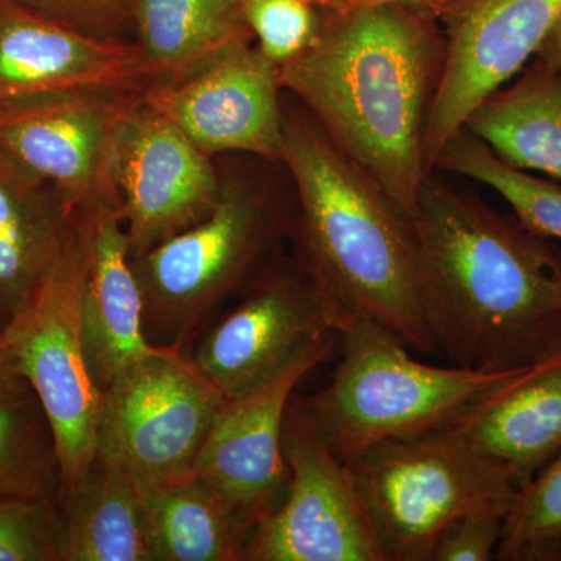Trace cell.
Masks as SVG:
<instances>
[{
  "instance_id": "obj_1",
  "label": "cell",
  "mask_w": 561,
  "mask_h": 561,
  "mask_svg": "<svg viewBox=\"0 0 561 561\" xmlns=\"http://www.w3.org/2000/svg\"><path fill=\"white\" fill-rule=\"evenodd\" d=\"M446 39L437 11L404 3L321 9L311 46L279 66L284 92L412 217Z\"/></svg>"
},
{
  "instance_id": "obj_2",
  "label": "cell",
  "mask_w": 561,
  "mask_h": 561,
  "mask_svg": "<svg viewBox=\"0 0 561 561\" xmlns=\"http://www.w3.org/2000/svg\"><path fill=\"white\" fill-rule=\"evenodd\" d=\"M424 312L456 367L513 371L561 354V249L432 172L412 214Z\"/></svg>"
},
{
  "instance_id": "obj_3",
  "label": "cell",
  "mask_w": 561,
  "mask_h": 561,
  "mask_svg": "<svg viewBox=\"0 0 561 561\" xmlns=\"http://www.w3.org/2000/svg\"><path fill=\"white\" fill-rule=\"evenodd\" d=\"M283 114L280 162L297 198L291 256L343 324L365 317L415 353L440 354L424 312L412 217L290 95Z\"/></svg>"
},
{
  "instance_id": "obj_4",
  "label": "cell",
  "mask_w": 561,
  "mask_h": 561,
  "mask_svg": "<svg viewBox=\"0 0 561 561\" xmlns=\"http://www.w3.org/2000/svg\"><path fill=\"white\" fill-rule=\"evenodd\" d=\"M297 198L283 162L243 154L209 216L131 261L147 341L184 348L284 253Z\"/></svg>"
},
{
  "instance_id": "obj_5",
  "label": "cell",
  "mask_w": 561,
  "mask_h": 561,
  "mask_svg": "<svg viewBox=\"0 0 561 561\" xmlns=\"http://www.w3.org/2000/svg\"><path fill=\"white\" fill-rule=\"evenodd\" d=\"M339 335L342 356L330 382L301 400L321 438L348 465L379 443L445 430L522 371L424 364L400 339L365 317H348Z\"/></svg>"
},
{
  "instance_id": "obj_6",
  "label": "cell",
  "mask_w": 561,
  "mask_h": 561,
  "mask_svg": "<svg viewBox=\"0 0 561 561\" xmlns=\"http://www.w3.org/2000/svg\"><path fill=\"white\" fill-rule=\"evenodd\" d=\"M350 467L386 561H432L443 531L468 508L519 489L508 468L446 431L379 443Z\"/></svg>"
},
{
  "instance_id": "obj_7",
  "label": "cell",
  "mask_w": 561,
  "mask_h": 561,
  "mask_svg": "<svg viewBox=\"0 0 561 561\" xmlns=\"http://www.w3.org/2000/svg\"><path fill=\"white\" fill-rule=\"evenodd\" d=\"M83 278V250L73 225L54 268L0 335L50 421L61 465V494L94 460L102 405L81 331Z\"/></svg>"
},
{
  "instance_id": "obj_8",
  "label": "cell",
  "mask_w": 561,
  "mask_h": 561,
  "mask_svg": "<svg viewBox=\"0 0 561 561\" xmlns=\"http://www.w3.org/2000/svg\"><path fill=\"white\" fill-rule=\"evenodd\" d=\"M224 400L186 350L154 346L102 390L95 456L136 481L184 474Z\"/></svg>"
},
{
  "instance_id": "obj_9",
  "label": "cell",
  "mask_w": 561,
  "mask_h": 561,
  "mask_svg": "<svg viewBox=\"0 0 561 561\" xmlns=\"http://www.w3.org/2000/svg\"><path fill=\"white\" fill-rule=\"evenodd\" d=\"M343 319L311 275L280 254L203 328L186 350L225 398L264 382L317 343L341 332Z\"/></svg>"
},
{
  "instance_id": "obj_10",
  "label": "cell",
  "mask_w": 561,
  "mask_h": 561,
  "mask_svg": "<svg viewBox=\"0 0 561 561\" xmlns=\"http://www.w3.org/2000/svg\"><path fill=\"white\" fill-rule=\"evenodd\" d=\"M289 490L249 537L243 561H386L348 463L321 438L294 394L284 420Z\"/></svg>"
},
{
  "instance_id": "obj_11",
  "label": "cell",
  "mask_w": 561,
  "mask_h": 561,
  "mask_svg": "<svg viewBox=\"0 0 561 561\" xmlns=\"http://www.w3.org/2000/svg\"><path fill=\"white\" fill-rule=\"evenodd\" d=\"M332 339L317 343L283 370L225 398L191 471L208 482L251 535L278 511L290 483L284 420L302 379L330 357Z\"/></svg>"
},
{
  "instance_id": "obj_12",
  "label": "cell",
  "mask_w": 561,
  "mask_h": 561,
  "mask_svg": "<svg viewBox=\"0 0 561 561\" xmlns=\"http://www.w3.org/2000/svg\"><path fill=\"white\" fill-rule=\"evenodd\" d=\"M283 92L278 66L254 41H245L181 79L154 83L140 101L209 157L253 154L280 161Z\"/></svg>"
},
{
  "instance_id": "obj_13",
  "label": "cell",
  "mask_w": 561,
  "mask_h": 561,
  "mask_svg": "<svg viewBox=\"0 0 561 561\" xmlns=\"http://www.w3.org/2000/svg\"><path fill=\"white\" fill-rule=\"evenodd\" d=\"M113 183L133 261L208 217L219 201L221 172L139 99L117 135Z\"/></svg>"
},
{
  "instance_id": "obj_14",
  "label": "cell",
  "mask_w": 561,
  "mask_h": 561,
  "mask_svg": "<svg viewBox=\"0 0 561 561\" xmlns=\"http://www.w3.org/2000/svg\"><path fill=\"white\" fill-rule=\"evenodd\" d=\"M561 16V0H456L440 10L446 60L426 131L427 169L476 106L515 79Z\"/></svg>"
},
{
  "instance_id": "obj_15",
  "label": "cell",
  "mask_w": 561,
  "mask_h": 561,
  "mask_svg": "<svg viewBox=\"0 0 561 561\" xmlns=\"http://www.w3.org/2000/svg\"><path fill=\"white\" fill-rule=\"evenodd\" d=\"M140 94L55 92L0 102V151L73 209L116 191L114 149Z\"/></svg>"
},
{
  "instance_id": "obj_16",
  "label": "cell",
  "mask_w": 561,
  "mask_h": 561,
  "mask_svg": "<svg viewBox=\"0 0 561 561\" xmlns=\"http://www.w3.org/2000/svg\"><path fill=\"white\" fill-rule=\"evenodd\" d=\"M154 83L135 41L95 38L0 0V102L55 92L142 94Z\"/></svg>"
},
{
  "instance_id": "obj_17",
  "label": "cell",
  "mask_w": 561,
  "mask_h": 561,
  "mask_svg": "<svg viewBox=\"0 0 561 561\" xmlns=\"http://www.w3.org/2000/svg\"><path fill=\"white\" fill-rule=\"evenodd\" d=\"M83 250L81 331L88 367L99 389L157 345L147 341L142 295L133 272L117 192L76 209Z\"/></svg>"
},
{
  "instance_id": "obj_18",
  "label": "cell",
  "mask_w": 561,
  "mask_h": 561,
  "mask_svg": "<svg viewBox=\"0 0 561 561\" xmlns=\"http://www.w3.org/2000/svg\"><path fill=\"white\" fill-rule=\"evenodd\" d=\"M519 486L561 451V354L494 387L445 430Z\"/></svg>"
},
{
  "instance_id": "obj_19",
  "label": "cell",
  "mask_w": 561,
  "mask_h": 561,
  "mask_svg": "<svg viewBox=\"0 0 561 561\" xmlns=\"http://www.w3.org/2000/svg\"><path fill=\"white\" fill-rule=\"evenodd\" d=\"M76 209L0 151V335L31 302L68 245Z\"/></svg>"
},
{
  "instance_id": "obj_20",
  "label": "cell",
  "mask_w": 561,
  "mask_h": 561,
  "mask_svg": "<svg viewBox=\"0 0 561 561\" xmlns=\"http://www.w3.org/2000/svg\"><path fill=\"white\" fill-rule=\"evenodd\" d=\"M60 507L61 561H154L142 497L117 465L95 456Z\"/></svg>"
},
{
  "instance_id": "obj_21",
  "label": "cell",
  "mask_w": 561,
  "mask_h": 561,
  "mask_svg": "<svg viewBox=\"0 0 561 561\" xmlns=\"http://www.w3.org/2000/svg\"><path fill=\"white\" fill-rule=\"evenodd\" d=\"M463 128L519 171L561 180V70L537 58L471 111Z\"/></svg>"
},
{
  "instance_id": "obj_22",
  "label": "cell",
  "mask_w": 561,
  "mask_h": 561,
  "mask_svg": "<svg viewBox=\"0 0 561 561\" xmlns=\"http://www.w3.org/2000/svg\"><path fill=\"white\" fill-rule=\"evenodd\" d=\"M135 482L154 561H243L250 535L201 476L187 471L165 481Z\"/></svg>"
},
{
  "instance_id": "obj_23",
  "label": "cell",
  "mask_w": 561,
  "mask_h": 561,
  "mask_svg": "<svg viewBox=\"0 0 561 561\" xmlns=\"http://www.w3.org/2000/svg\"><path fill=\"white\" fill-rule=\"evenodd\" d=\"M254 41L241 0H139L135 43L157 83L187 76L232 44Z\"/></svg>"
},
{
  "instance_id": "obj_24",
  "label": "cell",
  "mask_w": 561,
  "mask_h": 561,
  "mask_svg": "<svg viewBox=\"0 0 561 561\" xmlns=\"http://www.w3.org/2000/svg\"><path fill=\"white\" fill-rule=\"evenodd\" d=\"M61 465L47 413L0 342V497L60 501Z\"/></svg>"
},
{
  "instance_id": "obj_25",
  "label": "cell",
  "mask_w": 561,
  "mask_h": 561,
  "mask_svg": "<svg viewBox=\"0 0 561 561\" xmlns=\"http://www.w3.org/2000/svg\"><path fill=\"white\" fill-rule=\"evenodd\" d=\"M451 172L486 184L511 205L513 216L542 238L561 241V186L500 160L467 128L445 144L434 172Z\"/></svg>"
},
{
  "instance_id": "obj_26",
  "label": "cell",
  "mask_w": 561,
  "mask_h": 561,
  "mask_svg": "<svg viewBox=\"0 0 561 561\" xmlns=\"http://www.w3.org/2000/svg\"><path fill=\"white\" fill-rule=\"evenodd\" d=\"M494 560L561 561V451L516 490Z\"/></svg>"
},
{
  "instance_id": "obj_27",
  "label": "cell",
  "mask_w": 561,
  "mask_h": 561,
  "mask_svg": "<svg viewBox=\"0 0 561 561\" xmlns=\"http://www.w3.org/2000/svg\"><path fill=\"white\" fill-rule=\"evenodd\" d=\"M60 501L0 497V561H61Z\"/></svg>"
},
{
  "instance_id": "obj_28",
  "label": "cell",
  "mask_w": 561,
  "mask_h": 561,
  "mask_svg": "<svg viewBox=\"0 0 561 561\" xmlns=\"http://www.w3.org/2000/svg\"><path fill=\"white\" fill-rule=\"evenodd\" d=\"M254 44L276 66L308 49L319 33L321 9L305 0H241Z\"/></svg>"
},
{
  "instance_id": "obj_29",
  "label": "cell",
  "mask_w": 561,
  "mask_h": 561,
  "mask_svg": "<svg viewBox=\"0 0 561 561\" xmlns=\"http://www.w3.org/2000/svg\"><path fill=\"white\" fill-rule=\"evenodd\" d=\"M513 496L490 497L468 508L443 531L432 561L494 560Z\"/></svg>"
},
{
  "instance_id": "obj_30",
  "label": "cell",
  "mask_w": 561,
  "mask_h": 561,
  "mask_svg": "<svg viewBox=\"0 0 561 561\" xmlns=\"http://www.w3.org/2000/svg\"><path fill=\"white\" fill-rule=\"evenodd\" d=\"M36 13L102 39L135 41L139 0H16Z\"/></svg>"
},
{
  "instance_id": "obj_31",
  "label": "cell",
  "mask_w": 561,
  "mask_h": 561,
  "mask_svg": "<svg viewBox=\"0 0 561 561\" xmlns=\"http://www.w3.org/2000/svg\"><path fill=\"white\" fill-rule=\"evenodd\" d=\"M537 60L546 62L553 69L561 70V16L553 25L551 33L548 38L541 44L540 50L535 55Z\"/></svg>"
},
{
  "instance_id": "obj_32",
  "label": "cell",
  "mask_w": 561,
  "mask_h": 561,
  "mask_svg": "<svg viewBox=\"0 0 561 561\" xmlns=\"http://www.w3.org/2000/svg\"><path fill=\"white\" fill-rule=\"evenodd\" d=\"M456 2V0H343L342 7L353 5H376V3H404V5H416L426 7L440 13V10L445 9L449 3ZM341 9V7H339Z\"/></svg>"
},
{
  "instance_id": "obj_33",
  "label": "cell",
  "mask_w": 561,
  "mask_h": 561,
  "mask_svg": "<svg viewBox=\"0 0 561 561\" xmlns=\"http://www.w3.org/2000/svg\"><path fill=\"white\" fill-rule=\"evenodd\" d=\"M305 2L319 7V9H339L342 7L343 0H305Z\"/></svg>"
}]
</instances>
